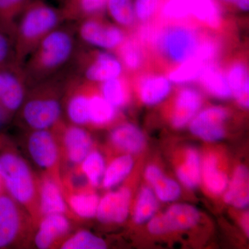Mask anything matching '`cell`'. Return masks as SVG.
Masks as SVG:
<instances>
[{
	"label": "cell",
	"mask_w": 249,
	"mask_h": 249,
	"mask_svg": "<svg viewBox=\"0 0 249 249\" xmlns=\"http://www.w3.org/2000/svg\"><path fill=\"white\" fill-rule=\"evenodd\" d=\"M133 166V159L129 155H122L113 160L105 170L103 187L108 189L119 184L129 175Z\"/></svg>",
	"instance_id": "83f0119b"
},
{
	"label": "cell",
	"mask_w": 249,
	"mask_h": 249,
	"mask_svg": "<svg viewBox=\"0 0 249 249\" xmlns=\"http://www.w3.org/2000/svg\"><path fill=\"white\" fill-rule=\"evenodd\" d=\"M99 201L95 193L80 191L70 196L68 204L78 217L89 219L96 216Z\"/></svg>",
	"instance_id": "f1b7e54d"
},
{
	"label": "cell",
	"mask_w": 249,
	"mask_h": 249,
	"mask_svg": "<svg viewBox=\"0 0 249 249\" xmlns=\"http://www.w3.org/2000/svg\"><path fill=\"white\" fill-rule=\"evenodd\" d=\"M228 83L241 107L249 108V78L247 67L242 63H237L229 70Z\"/></svg>",
	"instance_id": "603a6c76"
},
{
	"label": "cell",
	"mask_w": 249,
	"mask_h": 249,
	"mask_svg": "<svg viewBox=\"0 0 249 249\" xmlns=\"http://www.w3.org/2000/svg\"><path fill=\"white\" fill-rule=\"evenodd\" d=\"M65 22L60 7L45 0H31L18 18L13 34L16 63L22 66L41 41Z\"/></svg>",
	"instance_id": "7a4b0ae2"
},
{
	"label": "cell",
	"mask_w": 249,
	"mask_h": 249,
	"mask_svg": "<svg viewBox=\"0 0 249 249\" xmlns=\"http://www.w3.org/2000/svg\"><path fill=\"white\" fill-rule=\"evenodd\" d=\"M156 196L163 202H170L178 199L181 195V188L176 181L160 175L152 183Z\"/></svg>",
	"instance_id": "d590c367"
},
{
	"label": "cell",
	"mask_w": 249,
	"mask_h": 249,
	"mask_svg": "<svg viewBox=\"0 0 249 249\" xmlns=\"http://www.w3.org/2000/svg\"><path fill=\"white\" fill-rule=\"evenodd\" d=\"M0 178L4 191L16 202L31 204L35 199L36 184L27 163L11 152L0 153Z\"/></svg>",
	"instance_id": "277c9868"
},
{
	"label": "cell",
	"mask_w": 249,
	"mask_h": 249,
	"mask_svg": "<svg viewBox=\"0 0 249 249\" xmlns=\"http://www.w3.org/2000/svg\"><path fill=\"white\" fill-rule=\"evenodd\" d=\"M28 147L33 160L41 168L51 169L58 163V145L49 129L34 130L29 137Z\"/></svg>",
	"instance_id": "7c38bea8"
},
{
	"label": "cell",
	"mask_w": 249,
	"mask_h": 249,
	"mask_svg": "<svg viewBox=\"0 0 249 249\" xmlns=\"http://www.w3.org/2000/svg\"><path fill=\"white\" fill-rule=\"evenodd\" d=\"M201 41L196 31L188 28H170L160 36L159 45L174 62L182 63L194 58Z\"/></svg>",
	"instance_id": "ba28073f"
},
{
	"label": "cell",
	"mask_w": 249,
	"mask_h": 249,
	"mask_svg": "<svg viewBox=\"0 0 249 249\" xmlns=\"http://www.w3.org/2000/svg\"><path fill=\"white\" fill-rule=\"evenodd\" d=\"M217 159L214 155H209L205 159L202 165L203 179L205 186L210 192L219 195L225 191L228 186L226 174L217 168Z\"/></svg>",
	"instance_id": "484cf974"
},
{
	"label": "cell",
	"mask_w": 249,
	"mask_h": 249,
	"mask_svg": "<svg viewBox=\"0 0 249 249\" xmlns=\"http://www.w3.org/2000/svg\"><path fill=\"white\" fill-rule=\"evenodd\" d=\"M198 78L205 89L214 97L226 99L232 96L227 78L213 65H205Z\"/></svg>",
	"instance_id": "7402d4cb"
},
{
	"label": "cell",
	"mask_w": 249,
	"mask_h": 249,
	"mask_svg": "<svg viewBox=\"0 0 249 249\" xmlns=\"http://www.w3.org/2000/svg\"><path fill=\"white\" fill-rule=\"evenodd\" d=\"M241 224H242V228H243L244 230L247 234V235H249V213H247L244 214L242 217V219H241Z\"/></svg>",
	"instance_id": "b9f144b4"
},
{
	"label": "cell",
	"mask_w": 249,
	"mask_h": 249,
	"mask_svg": "<svg viewBox=\"0 0 249 249\" xmlns=\"http://www.w3.org/2000/svg\"><path fill=\"white\" fill-rule=\"evenodd\" d=\"M70 229V224L64 214L45 215L35 237L37 248L48 249L62 236L66 235Z\"/></svg>",
	"instance_id": "e0dca14e"
},
{
	"label": "cell",
	"mask_w": 249,
	"mask_h": 249,
	"mask_svg": "<svg viewBox=\"0 0 249 249\" xmlns=\"http://www.w3.org/2000/svg\"><path fill=\"white\" fill-rule=\"evenodd\" d=\"M110 141L116 148L129 154L142 151L145 142V137L141 129L130 124H120L113 129Z\"/></svg>",
	"instance_id": "ac0fdd59"
},
{
	"label": "cell",
	"mask_w": 249,
	"mask_h": 249,
	"mask_svg": "<svg viewBox=\"0 0 249 249\" xmlns=\"http://www.w3.org/2000/svg\"><path fill=\"white\" fill-rule=\"evenodd\" d=\"M219 1V0H216ZM224 4L234 6L242 11H248L249 9V0H219Z\"/></svg>",
	"instance_id": "60d3db41"
},
{
	"label": "cell",
	"mask_w": 249,
	"mask_h": 249,
	"mask_svg": "<svg viewBox=\"0 0 249 249\" xmlns=\"http://www.w3.org/2000/svg\"><path fill=\"white\" fill-rule=\"evenodd\" d=\"M177 174L180 181L188 188H196L201 180L200 160L196 149L186 151L184 162L178 167Z\"/></svg>",
	"instance_id": "4316f807"
},
{
	"label": "cell",
	"mask_w": 249,
	"mask_h": 249,
	"mask_svg": "<svg viewBox=\"0 0 249 249\" xmlns=\"http://www.w3.org/2000/svg\"><path fill=\"white\" fill-rule=\"evenodd\" d=\"M14 63L16 61L13 41L9 36L0 30V68Z\"/></svg>",
	"instance_id": "ab89813d"
},
{
	"label": "cell",
	"mask_w": 249,
	"mask_h": 249,
	"mask_svg": "<svg viewBox=\"0 0 249 249\" xmlns=\"http://www.w3.org/2000/svg\"><path fill=\"white\" fill-rule=\"evenodd\" d=\"M116 108L108 102L101 93H98L94 86L89 95V124L94 126H105L115 119Z\"/></svg>",
	"instance_id": "44dd1931"
},
{
	"label": "cell",
	"mask_w": 249,
	"mask_h": 249,
	"mask_svg": "<svg viewBox=\"0 0 249 249\" xmlns=\"http://www.w3.org/2000/svg\"><path fill=\"white\" fill-rule=\"evenodd\" d=\"M249 170L240 165L234 172L229 190L224 195V201L237 209H243L249 205Z\"/></svg>",
	"instance_id": "ffe728a7"
},
{
	"label": "cell",
	"mask_w": 249,
	"mask_h": 249,
	"mask_svg": "<svg viewBox=\"0 0 249 249\" xmlns=\"http://www.w3.org/2000/svg\"><path fill=\"white\" fill-rule=\"evenodd\" d=\"M31 0H0V30L12 40L18 18Z\"/></svg>",
	"instance_id": "cb8c5ba5"
},
{
	"label": "cell",
	"mask_w": 249,
	"mask_h": 249,
	"mask_svg": "<svg viewBox=\"0 0 249 249\" xmlns=\"http://www.w3.org/2000/svg\"><path fill=\"white\" fill-rule=\"evenodd\" d=\"M67 209L66 201L58 183L52 178H46L41 184L40 190V209L42 214H64Z\"/></svg>",
	"instance_id": "d6986e66"
},
{
	"label": "cell",
	"mask_w": 249,
	"mask_h": 249,
	"mask_svg": "<svg viewBox=\"0 0 249 249\" xmlns=\"http://www.w3.org/2000/svg\"><path fill=\"white\" fill-rule=\"evenodd\" d=\"M70 76L67 71L29 87L19 109L24 124L34 130L49 129L58 124L62 114L60 97Z\"/></svg>",
	"instance_id": "3957f363"
},
{
	"label": "cell",
	"mask_w": 249,
	"mask_h": 249,
	"mask_svg": "<svg viewBox=\"0 0 249 249\" xmlns=\"http://www.w3.org/2000/svg\"><path fill=\"white\" fill-rule=\"evenodd\" d=\"M206 63L192 58L180 64L179 67L170 74V80L176 83H184L199 78Z\"/></svg>",
	"instance_id": "e575fe53"
},
{
	"label": "cell",
	"mask_w": 249,
	"mask_h": 249,
	"mask_svg": "<svg viewBox=\"0 0 249 249\" xmlns=\"http://www.w3.org/2000/svg\"><path fill=\"white\" fill-rule=\"evenodd\" d=\"M158 209V201L155 193L148 187L142 188L139 193L134 212V221L143 224L150 220Z\"/></svg>",
	"instance_id": "4dcf8cb0"
},
{
	"label": "cell",
	"mask_w": 249,
	"mask_h": 249,
	"mask_svg": "<svg viewBox=\"0 0 249 249\" xmlns=\"http://www.w3.org/2000/svg\"><path fill=\"white\" fill-rule=\"evenodd\" d=\"M227 117V111L224 108H208L192 119L190 129L194 135L206 142H217L225 135L224 124Z\"/></svg>",
	"instance_id": "30bf717a"
},
{
	"label": "cell",
	"mask_w": 249,
	"mask_h": 249,
	"mask_svg": "<svg viewBox=\"0 0 249 249\" xmlns=\"http://www.w3.org/2000/svg\"><path fill=\"white\" fill-rule=\"evenodd\" d=\"M101 95L116 109L124 106L127 99V88L121 76L101 83Z\"/></svg>",
	"instance_id": "d6a6232c"
},
{
	"label": "cell",
	"mask_w": 249,
	"mask_h": 249,
	"mask_svg": "<svg viewBox=\"0 0 249 249\" xmlns=\"http://www.w3.org/2000/svg\"><path fill=\"white\" fill-rule=\"evenodd\" d=\"M199 220V213L196 208L188 204H175L165 213L152 217L147 228L154 235H163L190 229L196 226Z\"/></svg>",
	"instance_id": "9c48e42d"
},
{
	"label": "cell",
	"mask_w": 249,
	"mask_h": 249,
	"mask_svg": "<svg viewBox=\"0 0 249 249\" xmlns=\"http://www.w3.org/2000/svg\"><path fill=\"white\" fill-rule=\"evenodd\" d=\"M107 245L100 238L87 231H80L74 234L61 246L62 249H104Z\"/></svg>",
	"instance_id": "836d02e7"
},
{
	"label": "cell",
	"mask_w": 249,
	"mask_h": 249,
	"mask_svg": "<svg viewBox=\"0 0 249 249\" xmlns=\"http://www.w3.org/2000/svg\"><path fill=\"white\" fill-rule=\"evenodd\" d=\"M80 44L74 23H63L49 33L23 63L29 86L70 70Z\"/></svg>",
	"instance_id": "6da1fadb"
},
{
	"label": "cell",
	"mask_w": 249,
	"mask_h": 249,
	"mask_svg": "<svg viewBox=\"0 0 249 249\" xmlns=\"http://www.w3.org/2000/svg\"><path fill=\"white\" fill-rule=\"evenodd\" d=\"M74 24L79 42L91 47L114 50L119 48L125 40L124 31L106 23L101 16L87 18Z\"/></svg>",
	"instance_id": "52a82bcc"
},
{
	"label": "cell",
	"mask_w": 249,
	"mask_h": 249,
	"mask_svg": "<svg viewBox=\"0 0 249 249\" xmlns=\"http://www.w3.org/2000/svg\"><path fill=\"white\" fill-rule=\"evenodd\" d=\"M4 191V186H3L2 181H1V178H0V193H3Z\"/></svg>",
	"instance_id": "7bdbcfd3"
},
{
	"label": "cell",
	"mask_w": 249,
	"mask_h": 249,
	"mask_svg": "<svg viewBox=\"0 0 249 249\" xmlns=\"http://www.w3.org/2000/svg\"><path fill=\"white\" fill-rule=\"evenodd\" d=\"M70 71L77 78L95 84L121 76L123 65L112 54L86 50L80 44Z\"/></svg>",
	"instance_id": "5b68a950"
},
{
	"label": "cell",
	"mask_w": 249,
	"mask_h": 249,
	"mask_svg": "<svg viewBox=\"0 0 249 249\" xmlns=\"http://www.w3.org/2000/svg\"><path fill=\"white\" fill-rule=\"evenodd\" d=\"M60 9L66 22L76 23L107 11L108 0H60Z\"/></svg>",
	"instance_id": "9a60e30c"
},
{
	"label": "cell",
	"mask_w": 249,
	"mask_h": 249,
	"mask_svg": "<svg viewBox=\"0 0 249 249\" xmlns=\"http://www.w3.org/2000/svg\"><path fill=\"white\" fill-rule=\"evenodd\" d=\"M161 0H134L135 18L146 21L152 18L160 7Z\"/></svg>",
	"instance_id": "f35d334b"
},
{
	"label": "cell",
	"mask_w": 249,
	"mask_h": 249,
	"mask_svg": "<svg viewBox=\"0 0 249 249\" xmlns=\"http://www.w3.org/2000/svg\"><path fill=\"white\" fill-rule=\"evenodd\" d=\"M171 89L170 80L163 76L147 78L141 85L140 96L145 104L152 106L163 101Z\"/></svg>",
	"instance_id": "d4e9b609"
},
{
	"label": "cell",
	"mask_w": 249,
	"mask_h": 249,
	"mask_svg": "<svg viewBox=\"0 0 249 249\" xmlns=\"http://www.w3.org/2000/svg\"><path fill=\"white\" fill-rule=\"evenodd\" d=\"M29 88L22 66L14 63L0 68V114L19 110Z\"/></svg>",
	"instance_id": "8992f818"
},
{
	"label": "cell",
	"mask_w": 249,
	"mask_h": 249,
	"mask_svg": "<svg viewBox=\"0 0 249 249\" xmlns=\"http://www.w3.org/2000/svg\"><path fill=\"white\" fill-rule=\"evenodd\" d=\"M117 49L122 65L129 70H138L142 62V54L140 47L135 42L124 40Z\"/></svg>",
	"instance_id": "8d00e7d4"
},
{
	"label": "cell",
	"mask_w": 249,
	"mask_h": 249,
	"mask_svg": "<svg viewBox=\"0 0 249 249\" xmlns=\"http://www.w3.org/2000/svg\"><path fill=\"white\" fill-rule=\"evenodd\" d=\"M131 193L128 188L109 192L100 199L96 216L103 223L124 222L129 214Z\"/></svg>",
	"instance_id": "4fadbf2b"
},
{
	"label": "cell",
	"mask_w": 249,
	"mask_h": 249,
	"mask_svg": "<svg viewBox=\"0 0 249 249\" xmlns=\"http://www.w3.org/2000/svg\"><path fill=\"white\" fill-rule=\"evenodd\" d=\"M80 165L89 185L99 186L106 168L102 155L97 151H90Z\"/></svg>",
	"instance_id": "1f68e13d"
},
{
	"label": "cell",
	"mask_w": 249,
	"mask_h": 249,
	"mask_svg": "<svg viewBox=\"0 0 249 249\" xmlns=\"http://www.w3.org/2000/svg\"><path fill=\"white\" fill-rule=\"evenodd\" d=\"M62 139L67 159L73 164H80L91 151L89 134L82 126L73 124L63 128Z\"/></svg>",
	"instance_id": "5bb4252c"
},
{
	"label": "cell",
	"mask_w": 249,
	"mask_h": 249,
	"mask_svg": "<svg viewBox=\"0 0 249 249\" xmlns=\"http://www.w3.org/2000/svg\"><path fill=\"white\" fill-rule=\"evenodd\" d=\"M161 14L168 19H184L191 16V0H165Z\"/></svg>",
	"instance_id": "74e56055"
},
{
	"label": "cell",
	"mask_w": 249,
	"mask_h": 249,
	"mask_svg": "<svg viewBox=\"0 0 249 249\" xmlns=\"http://www.w3.org/2000/svg\"><path fill=\"white\" fill-rule=\"evenodd\" d=\"M22 225L18 203L7 193H0V249L8 248L16 243Z\"/></svg>",
	"instance_id": "8fae6325"
},
{
	"label": "cell",
	"mask_w": 249,
	"mask_h": 249,
	"mask_svg": "<svg viewBox=\"0 0 249 249\" xmlns=\"http://www.w3.org/2000/svg\"><path fill=\"white\" fill-rule=\"evenodd\" d=\"M202 103L200 93L192 88L179 91L175 101L172 124L175 128H183L196 115Z\"/></svg>",
	"instance_id": "2e32d148"
},
{
	"label": "cell",
	"mask_w": 249,
	"mask_h": 249,
	"mask_svg": "<svg viewBox=\"0 0 249 249\" xmlns=\"http://www.w3.org/2000/svg\"><path fill=\"white\" fill-rule=\"evenodd\" d=\"M191 16L210 27L217 28L221 22V12L216 0H191Z\"/></svg>",
	"instance_id": "f546056e"
}]
</instances>
